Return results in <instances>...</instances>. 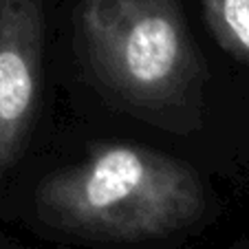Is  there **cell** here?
Here are the masks:
<instances>
[{
  "label": "cell",
  "instance_id": "obj_3",
  "mask_svg": "<svg viewBox=\"0 0 249 249\" xmlns=\"http://www.w3.org/2000/svg\"><path fill=\"white\" fill-rule=\"evenodd\" d=\"M51 0H0V185L16 170L42 108Z\"/></svg>",
  "mask_w": 249,
  "mask_h": 249
},
{
  "label": "cell",
  "instance_id": "obj_1",
  "mask_svg": "<svg viewBox=\"0 0 249 249\" xmlns=\"http://www.w3.org/2000/svg\"><path fill=\"white\" fill-rule=\"evenodd\" d=\"M77 71L110 108L190 137L205 122L207 60L181 0H66Z\"/></svg>",
  "mask_w": 249,
  "mask_h": 249
},
{
  "label": "cell",
  "instance_id": "obj_2",
  "mask_svg": "<svg viewBox=\"0 0 249 249\" xmlns=\"http://www.w3.org/2000/svg\"><path fill=\"white\" fill-rule=\"evenodd\" d=\"M20 205L53 230L146 240L196 225L212 198L185 161L137 141L104 139L36 177Z\"/></svg>",
  "mask_w": 249,
  "mask_h": 249
},
{
  "label": "cell",
  "instance_id": "obj_4",
  "mask_svg": "<svg viewBox=\"0 0 249 249\" xmlns=\"http://www.w3.org/2000/svg\"><path fill=\"white\" fill-rule=\"evenodd\" d=\"M201 9L216 42L249 64V0H201Z\"/></svg>",
  "mask_w": 249,
  "mask_h": 249
}]
</instances>
